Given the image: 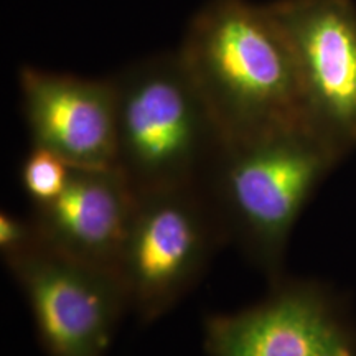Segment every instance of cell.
I'll return each instance as SVG.
<instances>
[{"label":"cell","instance_id":"1","mask_svg":"<svg viewBox=\"0 0 356 356\" xmlns=\"http://www.w3.org/2000/svg\"><path fill=\"white\" fill-rule=\"evenodd\" d=\"M177 51L222 144L291 129L312 131L291 47L267 3L208 0Z\"/></svg>","mask_w":356,"mask_h":356},{"label":"cell","instance_id":"2","mask_svg":"<svg viewBox=\"0 0 356 356\" xmlns=\"http://www.w3.org/2000/svg\"><path fill=\"white\" fill-rule=\"evenodd\" d=\"M340 157L310 129L222 144L203 190L225 229L270 284L282 277L293 225Z\"/></svg>","mask_w":356,"mask_h":356},{"label":"cell","instance_id":"3","mask_svg":"<svg viewBox=\"0 0 356 356\" xmlns=\"http://www.w3.org/2000/svg\"><path fill=\"white\" fill-rule=\"evenodd\" d=\"M113 79L115 168L136 195L202 186L222 139L178 51L129 65Z\"/></svg>","mask_w":356,"mask_h":356},{"label":"cell","instance_id":"4","mask_svg":"<svg viewBox=\"0 0 356 356\" xmlns=\"http://www.w3.org/2000/svg\"><path fill=\"white\" fill-rule=\"evenodd\" d=\"M228 243L203 186L137 195L118 273L129 310L150 323L170 312Z\"/></svg>","mask_w":356,"mask_h":356},{"label":"cell","instance_id":"5","mask_svg":"<svg viewBox=\"0 0 356 356\" xmlns=\"http://www.w3.org/2000/svg\"><path fill=\"white\" fill-rule=\"evenodd\" d=\"M50 356H104L124 312L118 270L71 259L42 243L6 261Z\"/></svg>","mask_w":356,"mask_h":356},{"label":"cell","instance_id":"6","mask_svg":"<svg viewBox=\"0 0 356 356\" xmlns=\"http://www.w3.org/2000/svg\"><path fill=\"white\" fill-rule=\"evenodd\" d=\"M291 47L310 127L340 160L356 147V3H267Z\"/></svg>","mask_w":356,"mask_h":356},{"label":"cell","instance_id":"7","mask_svg":"<svg viewBox=\"0 0 356 356\" xmlns=\"http://www.w3.org/2000/svg\"><path fill=\"white\" fill-rule=\"evenodd\" d=\"M257 304L204 320L208 356H356L345 307L312 280L280 277Z\"/></svg>","mask_w":356,"mask_h":356},{"label":"cell","instance_id":"8","mask_svg":"<svg viewBox=\"0 0 356 356\" xmlns=\"http://www.w3.org/2000/svg\"><path fill=\"white\" fill-rule=\"evenodd\" d=\"M19 83L32 145L50 150L71 167L115 168L118 96L113 78L24 66Z\"/></svg>","mask_w":356,"mask_h":356},{"label":"cell","instance_id":"9","mask_svg":"<svg viewBox=\"0 0 356 356\" xmlns=\"http://www.w3.org/2000/svg\"><path fill=\"white\" fill-rule=\"evenodd\" d=\"M136 191L118 168L71 167L56 198L33 204L40 243L71 259L118 270Z\"/></svg>","mask_w":356,"mask_h":356},{"label":"cell","instance_id":"10","mask_svg":"<svg viewBox=\"0 0 356 356\" xmlns=\"http://www.w3.org/2000/svg\"><path fill=\"white\" fill-rule=\"evenodd\" d=\"M71 172L66 163L50 150L32 145L20 167V184L33 204L56 198L65 188Z\"/></svg>","mask_w":356,"mask_h":356},{"label":"cell","instance_id":"11","mask_svg":"<svg viewBox=\"0 0 356 356\" xmlns=\"http://www.w3.org/2000/svg\"><path fill=\"white\" fill-rule=\"evenodd\" d=\"M40 243L32 218H20L12 213H0V251L3 261L29 251Z\"/></svg>","mask_w":356,"mask_h":356}]
</instances>
